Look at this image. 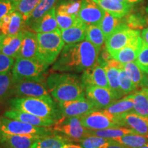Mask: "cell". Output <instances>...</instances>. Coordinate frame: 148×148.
Listing matches in <instances>:
<instances>
[{
    "label": "cell",
    "mask_w": 148,
    "mask_h": 148,
    "mask_svg": "<svg viewBox=\"0 0 148 148\" xmlns=\"http://www.w3.org/2000/svg\"><path fill=\"white\" fill-rule=\"evenodd\" d=\"M10 1H18L19 0H10Z\"/></svg>",
    "instance_id": "obj_55"
},
{
    "label": "cell",
    "mask_w": 148,
    "mask_h": 148,
    "mask_svg": "<svg viewBox=\"0 0 148 148\" xmlns=\"http://www.w3.org/2000/svg\"><path fill=\"white\" fill-rule=\"evenodd\" d=\"M80 80L84 88L88 86H97L109 88L106 70L98 61L91 67L83 71Z\"/></svg>",
    "instance_id": "obj_13"
},
{
    "label": "cell",
    "mask_w": 148,
    "mask_h": 148,
    "mask_svg": "<svg viewBox=\"0 0 148 148\" xmlns=\"http://www.w3.org/2000/svg\"><path fill=\"white\" fill-rule=\"evenodd\" d=\"M82 1V0H58L56 5V10L62 11L75 17H78L77 16Z\"/></svg>",
    "instance_id": "obj_35"
},
{
    "label": "cell",
    "mask_w": 148,
    "mask_h": 148,
    "mask_svg": "<svg viewBox=\"0 0 148 148\" xmlns=\"http://www.w3.org/2000/svg\"><path fill=\"white\" fill-rule=\"evenodd\" d=\"M122 18H118L114 17L112 14L105 11V14L102 21H101L99 26L104 34L105 38H107L111 33L114 30L116 27L119 26L120 24L123 23Z\"/></svg>",
    "instance_id": "obj_36"
},
{
    "label": "cell",
    "mask_w": 148,
    "mask_h": 148,
    "mask_svg": "<svg viewBox=\"0 0 148 148\" xmlns=\"http://www.w3.org/2000/svg\"><path fill=\"white\" fill-rule=\"evenodd\" d=\"M121 145L128 148H138L148 144V136L138 134H128L119 138H114Z\"/></svg>",
    "instance_id": "obj_33"
},
{
    "label": "cell",
    "mask_w": 148,
    "mask_h": 148,
    "mask_svg": "<svg viewBox=\"0 0 148 148\" xmlns=\"http://www.w3.org/2000/svg\"><path fill=\"white\" fill-rule=\"evenodd\" d=\"M10 109L21 110L46 119L58 121L62 118L58 103L53 100L29 97H16L8 101Z\"/></svg>",
    "instance_id": "obj_2"
},
{
    "label": "cell",
    "mask_w": 148,
    "mask_h": 148,
    "mask_svg": "<svg viewBox=\"0 0 148 148\" xmlns=\"http://www.w3.org/2000/svg\"><path fill=\"white\" fill-rule=\"evenodd\" d=\"M23 37V30L14 35L0 34V52L14 59L21 48Z\"/></svg>",
    "instance_id": "obj_19"
},
{
    "label": "cell",
    "mask_w": 148,
    "mask_h": 148,
    "mask_svg": "<svg viewBox=\"0 0 148 148\" xmlns=\"http://www.w3.org/2000/svg\"><path fill=\"white\" fill-rule=\"evenodd\" d=\"M81 122L83 126L91 130L122 127L119 116L112 115L103 109L94 111L82 116Z\"/></svg>",
    "instance_id": "obj_7"
},
{
    "label": "cell",
    "mask_w": 148,
    "mask_h": 148,
    "mask_svg": "<svg viewBox=\"0 0 148 148\" xmlns=\"http://www.w3.org/2000/svg\"><path fill=\"white\" fill-rule=\"evenodd\" d=\"M122 126L130 127L136 134L148 136V118L138 115L134 112H129L119 116Z\"/></svg>",
    "instance_id": "obj_20"
},
{
    "label": "cell",
    "mask_w": 148,
    "mask_h": 148,
    "mask_svg": "<svg viewBox=\"0 0 148 148\" xmlns=\"http://www.w3.org/2000/svg\"><path fill=\"white\" fill-rule=\"evenodd\" d=\"M49 66L38 58H16L11 71L12 83L24 80L42 81Z\"/></svg>",
    "instance_id": "obj_3"
},
{
    "label": "cell",
    "mask_w": 148,
    "mask_h": 148,
    "mask_svg": "<svg viewBox=\"0 0 148 148\" xmlns=\"http://www.w3.org/2000/svg\"><path fill=\"white\" fill-rule=\"evenodd\" d=\"M143 43L140 34H137L133 37L130 42L125 47L116 51L111 56L114 60H117L123 64L131 62H135Z\"/></svg>",
    "instance_id": "obj_15"
},
{
    "label": "cell",
    "mask_w": 148,
    "mask_h": 148,
    "mask_svg": "<svg viewBox=\"0 0 148 148\" xmlns=\"http://www.w3.org/2000/svg\"><path fill=\"white\" fill-rule=\"evenodd\" d=\"M135 133L132 130L127 128V127H111L103 130H89V135L99 136L108 139H114L116 138H119L124 135ZM136 134V133H135Z\"/></svg>",
    "instance_id": "obj_32"
},
{
    "label": "cell",
    "mask_w": 148,
    "mask_h": 148,
    "mask_svg": "<svg viewBox=\"0 0 148 148\" xmlns=\"http://www.w3.org/2000/svg\"><path fill=\"white\" fill-rule=\"evenodd\" d=\"M16 1L10 0H0V21L7 14L16 11Z\"/></svg>",
    "instance_id": "obj_45"
},
{
    "label": "cell",
    "mask_w": 148,
    "mask_h": 148,
    "mask_svg": "<svg viewBox=\"0 0 148 148\" xmlns=\"http://www.w3.org/2000/svg\"><path fill=\"white\" fill-rule=\"evenodd\" d=\"M65 148H82V147L79 145H75V144L72 143V144H70V145H69L68 146H66Z\"/></svg>",
    "instance_id": "obj_50"
},
{
    "label": "cell",
    "mask_w": 148,
    "mask_h": 148,
    "mask_svg": "<svg viewBox=\"0 0 148 148\" xmlns=\"http://www.w3.org/2000/svg\"><path fill=\"white\" fill-rule=\"evenodd\" d=\"M40 1L41 0H19L16 1V11L21 14L26 22Z\"/></svg>",
    "instance_id": "obj_39"
},
{
    "label": "cell",
    "mask_w": 148,
    "mask_h": 148,
    "mask_svg": "<svg viewBox=\"0 0 148 148\" xmlns=\"http://www.w3.org/2000/svg\"><path fill=\"white\" fill-rule=\"evenodd\" d=\"M101 148H128V147L121 145V144L118 143V142L116 141V140H114L113 139H110L108 143L105 144V145H103Z\"/></svg>",
    "instance_id": "obj_46"
},
{
    "label": "cell",
    "mask_w": 148,
    "mask_h": 148,
    "mask_svg": "<svg viewBox=\"0 0 148 148\" xmlns=\"http://www.w3.org/2000/svg\"><path fill=\"white\" fill-rule=\"evenodd\" d=\"M80 81V78L76 74L62 72V73H52L49 75L46 79V85L48 90L50 91L59 85L66 82Z\"/></svg>",
    "instance_id": "obj_29"
},
{
    "label": "cell",
    "mask_w": 148,
    "mask_h": 148,
    "mask_svg": "<svg viewBox=\"0 0 148 148\" xmlns=\"http://www.w3.org/2000/svg\"><path fill=\"white\" fill-rule=\"evenodd\" d=\"M99 51L86 40L75 44H66L53 64L52 70L69 73L84 71L97 63Z\"/></svg>",
    "instance_id": "obj_1"
},
{
    "label": "cell",
    "mask_w": 148,
    "mask_h": 148,
    "mask_svg": "<svg viewBox=\"0 0 148 148\" xmlns=\"http://www.w3.org/2000/svg\"><path fill=\"white\" fill-rule=\"evenodd\" d=\"M125 18L124 22L129 27L132 29L140 30L146 27L148 23V16L141 10H134V8L130 13L123 17Z\"/></svg>",
    "instance_id": "obj_31"
},
{
    "label": "cell",
    "mask_w": 148,
    "mask_h": 148,
    "mask_svg": "<svg viewBox=\"0 0 148 148\" xmlns=\"http://www.w3.org/2000/svg\"><path fill=\"white\" fill-rule=\"evenodd\" d=\"M138 148H148V144H147V145H143V146H142V147H138Z\"/></svg>",
    "instance_id": "obj_53"
},
{
    "label": "cell",
    "mask_w": 148,
    "mask_h": 148,
    "mask_svg": "<svg viewBox=\"0 0 148 148\" xmlns=\"http://www.w3.org/2000/svg\"><path fill=\"white\" fill-rule=\"evenodd\" d=\"M106 70L109 88L115 95L116 99H119L123 95L119 86V71L123 67V64L117 60L112 58L103 65Z\"/></svg>",
    "instance_id": "obj_17"
},
{
    "label": "cell",
    "mask_w": 148,
    "mask_h": 148,
    "mask_svg": "<svg viewBox=\"0 0 148 148\" xmlns=\"http://www.w3.org/2000/svg\"><path fill=\"white\" fill-rule=\"evenodd\" d=\"M119 79L120 89H121L123 95L130 93V92L136 90V87H137L127 76L126 73L123 69V67L119 71Z\"/></svg>",
    "instance_id": "obj_41"
},
{
    "label": "cell",
    "mask_w": 148,
    "mask_h": 148,
    "mask_svg": "<svg viewBox=\"0 0 148 148\" xmlns=\"http://www.w3.org/2000/svg\"><path fill=\"white\" fill-rule=\"evenodd\" d=\"M105 11L92 0H82L78 18L86 25H99Z\"/></svg>",
    "instance_id": "obj_14"
},
{
    "label": "cell",
    "mask_w": 148,
    "mask_h": 148,
    "mask_svg": "<svg viewBox=\"0 0 148 148\" xmlns=\"http://www.w3.org/2000/svg\"><path fill=\"white\" fill-rule=\"evenodd\" d=\"M1 124V117H0V125Z\"/></svg>",
    "instance_id": "obj_56"
},
{
    "label": "cell",
    "mask_w": 148,
    "mask_h": 148,
    "mask_svg": "<svg viewBox=\"0 0 148 148\" xmlns=\"http://www.w3.org/2000/svg\"><path fill=\"white\" fill-rule=\"evenodd\" d=\"M123 69L129 78L136 86H141L144 73L135 62L123 64Z\"/></svg>",
    "instance_id": "obj_37"
},
{
    "label": "cell",
    "mask_w": 148,
    "mask_h": 148,
    "mask_svg": "<svg viewBox=\"0 0 148 148\" xmlns=\"http://www.w3.org/2000/svg\"><path fill=\"white\" fill-rule=\"evenodd\" d=\"M128 1L130 3H132L133 5H136V4H138V3H143L144 0H128Z\"/></svg>",
    "instance_id": "obj_49"
},
{
    "label": "cell",
    "mask_w": 148,
    "mask_h": 148,
    "mask_svg": "<svg viewBox=\"0 0 148 148\" xmlns=\"http://www.w3.org/2000/svg\"><path fill=\"white\" fill-rule=\"evenodd\" d=\"M56 17L60 29H66L71 27L75 23L77 18L62 11L57 10H56Z\"/></svg>",
    "instance_id": "obj_42"
},
{
    "label": "cell",
    "mask_w": 148,
    "mask_h": 148,
    "mask_svg": "<svg viewBox=\"0 0 148 148\" xmlns=\"http://www.w3.org/2000/svg\"><path fill=\"white\" fill-rule=\"evenodd\" d=\"M14 62V58L0 52V74L10 73Z\"/></svg>",
    "instance_id": "obj_44"
},
{
    "label": "cell",
    "mask_w": 148,
    "mask_h": 148,
    "mask_svg": "<svg viewBox=\"0 0 148 148\" xmlns=\"http://www.w3.org/2000/svg\"><path fill=\"white\" fill-rule=\"evenodd\" d=\"M81 117L82 116L62 117L53 125V133L62 134V136L75 142L89 136V130L83 126Z\"/></svg>",
    "instance_id": "obj_6"
},
{
    "label": "cell",
    "mask_w": 148,
    "mask_h": 148,
    "mask_svg": "<svg viewBox=\"0 0 148 148\" xmlns=\"http://www.w3.org/2000/svg\"><path fill=\"white\" fill-rule=\"evenodd\" d=\"M58 102L76 101L86 99L84 88L80 81L60 84L49 91Z\"/></svg>",
    "instance_id": "obj_10"
},
{
    "label": "cell",
    "mask_w": 148,
    "mask_h": 148,
    "mask_svg": "<svg viewBox=\"0 0 148 148\" xmlns=\"http://www.w3.org/2000/svg\"><path fill=\"white\" fill-rule=\"evenodd\" d=\"M38 38L34 32L29 29H23V37L21 48L16 58H37Z\"/></svg>",
    "instance_id": "obj_22"
},
{
    "label": "cell",
    "mask_w": 148,
    "mask_h": 148,
    "mask_svg": "<svg viewBox=\"0 0 148 148\" xmlns=\"http://www.w3.org/2000/svg\"><path fill=\"white\" fill-rule=\"evenodd\" d=\"M87 25L77 17L75 23L71 27L60 29L61 36L64 43L75 44L84 40Z\"/></svg>",
    "instance_id": "obj_23"
},
{
    "label": "cell",
    "mask_w": 148,
    "mask_h": 148,
    "mask_svg": "<svg viewBox=\"0 0 148 148\" xmlns=\"http://www.w3.org/2000/svg\"><path fill=\"white\" fill-rule=\"evenodd\" d=\"M100 6L103 10L108 12L114 17L122 18L127 15L134 8L132 3H123L114 0H92Z\"/></svg>",
    "instance_id": "obj_24"
},
{
    "label": "cell",
    "mask_w": 148,
    "mask_h": 148,
    "mask_svg": "<svg viewBox=\"0 0 148 148\" xmlns=\"http://www.w3.org/2000/svg\"><path fill=\"white\" fill-rule=\"evenodd\" d=\"M85 40L91 42L96 48L101 50L106 38L99 25H88Z\"/></svg>",
    "instance_id": "obj_34"
},
{
    "label": "cell",
    "mask_w": 148,
    "mask_h": 148,
    "mask_svg": "<svg viewBox=\"0 0 148 148\" xmlns=\"http://www.w3.org/2000/svg\"><path fill=\"white\" fill-rule=\"evenodd\" d=\"M134 101L133 112L138 115L148 118V95L143 88L131 94Z\"/></svg>",
    "instance_id": "obj_30"
},
{
    "label": "cell",
    "mask_w": 148,
    "mask_h": 148,
    "mask_svg": "<svg viewBox=\"0 0 148 148\" xmlns=\"http://www.w3.org/2000/svg\"><path fill=\"white\" fill-rule=\"evenodd\" d=\"M133 109H134V101L132 95L130 94L120 100H116L115 102L112 103L103 110L107 111L112 115L120 116L127 112H132Z\"/></svg>",
    "instance_id": "obj_28"
},
{
    "label": "cell",
    "mask_w": 148,
    "mask_h": 148,
    "mask_svg": "<svg viewBox=\"0 0 148 148\" xmlns=\"http://www.w3.org/2000/svg\"><path fill=\"white\" fill-rule=\"evenodd\" d=\"M42 136L38 135H3L0 136L2 148H31L34 142Z\"/></svg>",
    "instance_id": "obj_21"
},
{
    "label": "cell",
    "mask_w": 148,
    "mask_h": 148,
    "mask_svg": "<svg viewBox=\"0 0 148 148\" xmlns=\"http://www.w3.org/2000/svg\"><path fill=\"white\" fill-rule=\"evenodd\" d=\"M25 21L21 13L14 11L7 14L0 21V34L14 35L25 29Z\"/></svg>",
    "instance_id": "obj_18"
},
{
    "label": "cell",
    "mask_w": 148,
    "mask_h": 148,
    "mask_svg": "<svg viewBox=\"0 0 148 148\" xmlns=\"http://www.w3.org/2000/svg\"><path fill=\"white\" fill-rule=\"evenodd\" d=\"M58 0H41L25 22V27L30 28L51 8L55 7Z\"/></svg>",
    "instance_id": "obj_27"
},
{
    "label": "cell",
    "mask_w": 148,
    "mask_h": 148,
    "mask_svg": "<svg viewBox=\"0 0 148 148\" xmlns=\"http://www.w3.org/2000/svg\"><path fill=\"white\" fill-rule=\"evenodd\" d=\"M86 99L91 101L99 110L106 108L117 100L109 89L97 86H88L84 88Z\"/></svg>",
    "instance_id": "obj_12"
},
{
    "label": "cell",
    "mask_w": 148,
    "mask_h": 148,
    "mask_svg": "<svg viewBox=\"0 0 148 148\" xmlns=\"http://www.w3.org/2000/svg\"><path fill=\"white\" fill-rule=\"evenodd\" d=\"M29 29L36 33H47L60 31L56 17V6L47 12L39 21Z\"/></svg>",
    "instance_id": "obj_26"
},
{
    "label": "cell",
    "mask_w": 148,
    "mask_h": 148,
    "mask_svg": "<svg viewBox=\"0 0 148 148\" xmlns=\"http://www.w3.org/2000/svg\"><path fill=\"white\" fill-rule=\"evenodd\" d=\"M47 86L42 81L24 80L13 84L12 95L17 97H29L52 100Z\"/></svg>",
    "instance_id": "obj_9"
},
{
    "label": "cell",
    "mask_w": 148,
    "mask_h": 148,
    "mask_svg": "<svg viewBox=\"0 0 148 148\" xmlns=\"http://www.w3.org/2000/svg\"><path fill=\"white\" fill-rule=\"evenodd\" d=\"M110 140L108 138L89 135L79 140L77 143L82 148H101L105 144L108 143Z\"/></svg>",
    "instance_id": "obj_40"
},
{
    "label": "cell",
    "mask_w": 148,
    "mask_h": 148,
    "mask_svg": "<svg viewBox=\"0 0 148 148\" xmlns=\"http://www.w3.org/2000/svg\"><path fill=\"white\" fill-rule=\"evenodd\" d=\"M141 38L143 43L148 45V27L143 29L141 32Z\"/></svg>",
    "instance_id": "obj_47"
},
{
    "label": "cell",
    "mask_w": 148,
    "mask_h": 148,
    "mask_svg": "<svg viewBox=\"0 0 148 148\" xmlns=\"http://www.w3.org/2000/svg\"><path fill=\"white\" fill-rule=\"evenodd\" d=\"M114 1H119V2H121V3H127V4H128V3H131L129 2L128 0H114Z\"/></svg>",
    "instance_id": "obj_51"
},
{
    "label": "cell",
    "mask_w": 148,
    "mask_h": 148,
    "mask_svg": "<svg viewBox=\"0 0 148 148\" xmlns=\"http://www.w3.org/2000/svg\"><path fill=\"white\" fill-rule=\"evenodd\" d=\"M139 34H140V30L131 29L123 22L106 38V49L110 56H112L125 47L133 37Z\"/></svg>",
    "instance_id": "obj_8"
},
{
    "label": "cell",
    "mask_w": 148,
    "mask_h": 148,
    "mask_svg": "<svg viewBox=\"0 0 148 148\" xmlns=\"http://www.w3.org/2000/svg\"><path fill=\"white\" fill-rule=\"evenodd\" d=\"M13 83L12 73L0 74V103H2L9 96L12 95Z\"/></svg>",
    "instance_id": "obj_38"
},
{
    "label": "cell",
    "mask_w": 148,
    "mask_h": 148,
    "mask_svg": "<svg viewBox=\"0 0 148 148\" xmlns=\"http://www.w3.org/2000/svg\"><path fill=\"white\" fill-rule=\"evenodd\" d=\"M73 140L60 134L45 135L38 138L31 148H65Z\"/></svg>",
    "instance_id": "obj_25"
},
{
    "label": "cell",
    "mask_w": 148,
    "mask_h": 148,
    "mask_svg": "<svg viewBox=\"0 0 148 148\" xmlns=\"http://www.w3.org/2000/svg\"><path fill=\"white\" fill-rule=\"evenodd\" d=\"M3 116L11 119H15L21 121L24 123L35 125L38 127H51L54 125L56 121L51 119H46L34 114L23 112V111L10 109L3 113Z\"/></svg>",
    "instance_id": "obj_16"
},
{
    "label": "cell",
    "mask_w": 148,
    "mask_h": 148,
    "mask_svg": "<svg viewBox=\"0 0 148 148\" xmlns=\"http://www.w3.org/2000/svg\"><path fill=\"white\" fill-rule=\"evenodd\" d=\"M36 34L38 38L37 58L48 65L53 64L64 47L60 31L37 33Z\"/></svg>",
    "instance_id": "obj_4"
},
{
    "label": "cell",
    "mask_w": 148,
    "mask_h": 148,
    "mask_svg": "<svg viewBox=\"0 0 148 148\" xmlns=\"http://www.w3.org/2000/svg\"><path fill=\"white\" fill-rule=\"evenodd\" d=\"M143 88L144 89V90L146 92V93L148 95V88Z\"/></svg>",
    "instance_id": "obj_54"
},
{
    "label": "cell",
    "mask_w": 148,
    "mask_h": 148,
    "mask_svg": "<svg viewBox=\"0 0 148 148\" xmlns=\"http://www.w3.org/2000/svg\"><path fill=\"white\" fill-rule=\"evenodd\" d=\"M141 86L143 88H148V73H144L143 79V81H142Z\"/></svg>",
    "instance_id": "obj_48"
},
{
    "label": "cell",
    "mask_w": 148,
    "mask_h": 148,
    "mask_svg": "<svg viewBox=\"0 0 148 148\" xmlns=\"http://www.w3.org/2000/svg\"><path fill=\"white\" fill-rule=\"evenodd\" d=\"M0 136L3 135H45L53 134L50 127H38L21 121L1 117Z\"/></svg>",
    "instance_id": "obj_5"
},
{
    "label": "cell",
    "mask_w": 148,
    "mask_h": 148,
    "mask_svg": "<svg viewBox=\"0 0 148 148\" xmlns=\"http://www.w3.org/2000/svg\"><path fill=\"white\" fill-rule=\"evenodd\" d=\"M58 104L62 117L83 116L99 110L88 99L58 102Z\"/></svg>",
    "instance_id": "obj_11"
},
{
    "label": "cell",
    "mask_w": 148,
    "mask_h": 148,
    "mask_svg": "<svg viewBox=\"0 0 148 148\" xmlns=\"http://www.w3.org/2000/svg\"><path fill=\"white\" fill-rule=\"evenodd\" d=\"M145 11H146V12H147V14H148V0H147V5H146Z\"/></svg>",
    "instance_id": "obj_52"
},
{
    "label": "cell",
    "mask_w": 148,
    "mask_h": 148,
    "mask_svg": "<svg viewBox=\"0 0 148 148\" xmlns=\"http://www.w3.org/2000/svg\"><path fill=\"white\" fill-rule=\"evenodd\" d=\"M135 62L144 73H148V45L143 43Z\"/></svg>",
    "instance_id": "obj_43"
}]
</instances>
